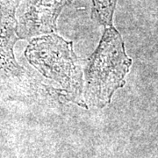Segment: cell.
<instances>
[{
	"mask_svg": "<svg viewBox=\"0 0 158 158\" xmlns=\"http://www.w3.org/2000/svg\"><path fill=\"white\" fill-rule=\"evenodd\" d=\"M25 56L46 85L63 100L87 108L84 99L83 70L73 44L55 34L34 37Z\"/></svg>",
	"mask_w": 158,
	"mask_h": 158,
	"instance_id": "obj_1",
	"label": "cell"
},
{
	"mask_svg": "<svg viewBox=\"0 0 158 158\" xmlns=\"http://www.w3.org/2000/svg\"><path fill=\"white\" fill-rule=\"evenodd\" d=\"M132 60L127 56L121 35L113 27H105L95 52L86 62L84 99L88 106L103 108L125 85Z\"/></svg>",
	"mask_w": 158,
	"mask_h": 158,
	"instance_id": "obj_2",
	"label": "cell"
},
{
	"mask_svg": "<svg viewBox=\"0 0 158 158\" xmlns=\"http://www.w3.org/2000/svg\"><path fill=\"white\" fill-rule=\"evenodd\" d=\"M73 0H24L19 13L18 34L23 39L53 34L63 8Z\"/></svg>",
	"mask_w": 158,
	"mask_h": 158,
	"instance_id": "obj_3",
	"label": "cell"
},
{
	"mask_svg": "<svg viewBox=\"0 0 158 158\" xmlns=\"http://www.w3.org/2000/svg\"><path fill=\"white\" fill-rule=\"evenodd\" d=\"M92 19L104 26L113 27V19L118 0H92Z\"/></svg>",
	"mask_w": 158,
	"mask_h": 158,
	"instance_id": "obj_4",
	"label": "cell"
}]
</instances>
